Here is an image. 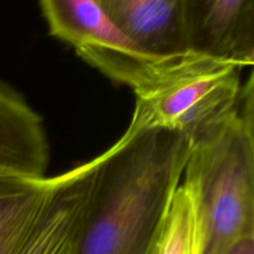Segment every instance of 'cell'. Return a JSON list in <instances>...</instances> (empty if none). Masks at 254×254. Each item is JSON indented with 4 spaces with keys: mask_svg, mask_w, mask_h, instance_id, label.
Listing matches in <instances>:
<instances>
[{
    "mask_svg": "<svg viewBox=\"0 0 254 254\" xmlns=\"http://www.w3.org/2000/svg\"><path fill=\"white\" fill-rule=\"evenodd\" d=\"M191 145L165 130L123 135L99 154V165L72 254H149Z\"/></svg>",
    "mask_w": 254,
    "mask_h": 254,
    "instance_id": "cell-1",
    "label": "cell"
},
{
    "mask_svg": "<svg viewBox=\"0 0 254 254\" xmlns=\"http://www.w3.org/2000/svg\"><path fill=\"white\" fill-rule=\"evenodd\" d=\"M185 178L196 184L203 253L225 254L254 237V84L243 83L235 111L191 144Z\"/></svg>",
    "mask_w": 254,
    "mask_h": 254,
    "instance_id": "cell-2",
    "label": "cell"
},
{
    "mask_svg": "<svg viewBox=\"0 0 254 254\" xmlns=\"http://www.w3.org/2000/svg\"><path fill=\"white\" fill-rule=\"evenodd\" d=\"M245 67L191 52L158 83L135 93L126 133L165 130L193 144L226 121L242 94Z\"/></svg>",
    "mask_w": 254,
    "mask_h": 254,
    "instance_id": "cell-3",
    "label": "cell"
},
{
    "mask_svg": "<svg viewBox=\"0 0 254 254\" xmlns=\"http://www.w3.org/2000/svg\"><path fill=\"white\" fill-rule=\"evenodd\" d=\"M40 5L52 36L134 94L158 83L190 54L155 56L143 51L117 29L97 0H40Z\"/></svg>",
    "mask_w": 254,
    "mask_h": 254,
    "instance_id": "cell-4",
    "label": "cell"
},
{
    "mask_svg": "<svg viewBox=\"0 0 254 254\" xmlns=\"http://www.w3.org/2000/svg\"><path fill=\"white\" fill-rule=\"evenodd\" d=\"M190 51L236 62L254 64V0H186Z\"/></svg>",
    "mask_w": 254,
    "mask_h": 254,
    "instance_id": "cell-5",
    "label": "cell"
},
{
    "mask_svg": "<svg viewBox=\"0 0 254 254\" xmlns=\"http://www.w3.org/2000/svg\"><path fill=\"white\" fill-rule=\"evenodd\" d=\"M99 155L55 176L51 193L16 254H71Z\"/></svg>",
    "mask_w": 254,
    "mask_h": 254,
    "instance_id": "cell-6",
    "label": "cell"
},
{
    "mask_svg": "<svg viewBox=\"0 0 254 254\" xmlns=\"http://www.w3.org/2000/svg\"><path fill=\"white\" fill-rule=\"evenodd\" d=\"M117 29L143 51L178 56L190 51L186 0H97Z\"/></svg>",
    "mask_w": 254,
    "mask_h": 254,
    "instance_id": "cell-7",
    "label": "cell"
},
{
    "mask_svg": "<svg viewBox=\"0 0 254 254\" xmlns=\"http://www.w3.org/2000/svg\"><path fill=\"white\" fill-rule=\"evenodd\" d=\"M50 145L42 117L0 82V175L45 178Z\"/></svg>",
    "mask_w": 254,
    "mask_h": 254,
    "instance_id": "cell-8",
    "label": "cell"
},
{
    "mask_svg": "<svg viewBox=\"0 0 254 254\" xmlns=\"http://www.w3.org/2000/svg\"><path fill=\"white\" fill-rule=\"evenodd\" d=\"M55 176L0 175V254H16L44 208Z\"/></svg>",
    "mask_w": 254,
    "mask_h": 254,
    "instance_id": "cell-9",
    "label": "cell"
},
{
    "mask_svg": "<svg viewBox=\"0 0 254 254\" xmlns=\"http://www.w3.org/2000/svg\"><path fill=\"white\" fill-rule=\"evenodd\" d=\"M203 226L196 184L184 176L164 217L151 254H202Z\"/></svg>",
    "mask_w": 254,
    "mask_h": 254,
    "instance_id": "cell-10",
    "label": "cell"
},
{
    "mask_svg": "<svg viewBox=\"0 0 254 254\" xmlns=\"http://www.w3.org/2000/svg\"><path fill=\"white\" fill-rule=\"evenodd\" d=\"M225 254H254V237L236 243Z\"/></svg>",
    "mask_w": 254,
    "mask_h": 254,
    "instance_id": "cell-11",
    "label": "cell"
},
{
    "mask_svg": "<svg viewBox=\"0 0 254 254\" xmlns=\"http://www.w3.org/2000/svg\"><path fill=\"white\" fill-rule=\"evenodd\" d=\"M149 254H151V251H150V253H149Z\"/></svg>",
    "mask_w": 254,
    "mask_h": 254,
    "instance_id": "cell-12",
    "label": "cell"
},
{
    "mask_svg": "<svg viewBox=\"0 0 254 254\" xmlns=\"http://www.w3.org/2000/svg\"><path fill=\"white\" fill-rule=\"evenodd\" d=\"M71 254H72V253H71Z\"/></svg>",
    "mask_w": 254,
    "mask_h": 254,
    "instance_id": "cell-13",
    "label": "cell"
}]
</instances>
